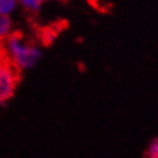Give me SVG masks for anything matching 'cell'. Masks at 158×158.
Here are the masks:
<instances>
[{
	"label": "cell",
	"instance_id": "6da1fadb",
	"mask_svg": "<svg viewBox=\"0 0 158 158\" xmlns=\"http://www.w3.org/2000/svg\"><path fill=\"white\" fill-rule=\"evenodd\" d=\"M5 53L15 69H30L41 58V49L27 43L18 34H12L5 40Z\"/></svg>",
	"mask_w": 158,
	"mask_h": 158
},
{
	"label": "cell",
	"instance_id": "7a4b0ae2",
	"mask_svg": "<svg viewBox=\"0 0 158 158\" xmlns=\"http://www.w3.org/2000/svg\"><path fill=\"white\" fill-rule=\"evenodd\" d=\"M18 85V72L10 63L0 66V104L4 106L14 95Z\"/></svg>",
	"mask_w": 158,
	"mask_h": 158
},
{
	"label": "cell",
	"instance_id": "3957f363",
	"mask_svg": "<svg viewBox=\"0 0 158 158\" xmlns=\"http://www.w3.org/2000/svg\"><path fill=\"white\" fill-rule=\"evenodd\" d=\"M13 34V22L8 15H0V40H6Z\"/></svg>",
	"mask_w": 158,
	"mask_h": 158
},
{
	"label": "cell",
	"instance_id": "277c9868",
	"mask_svg": "<svg viewBox=\"0 0 158 158\" xmlns=\"http://www.w3.org/2000/svg\"><path fill=\"white\" fill-rule=\"evenodd\" d=\"M18 0H0V15H10L17 10Z\"/></svg>",
	"mask_w": 158,
	"mask_h": 158
},
{
	"label": "cell",
	"instance_id": "5b68a950",
	"mask_svg": "<svg viewBox=\"0 0 158 158\" xmlns=\"http://www.w3.org/2000/svg\"><path fill=\"white\" fill-rule=\"evenodd\" d=\"M41 0H18V5L30 13H36L41 6Z\"/></svg>",
	"mask_w": 158,
	"mask_h": 158
},
{
	"label": "cell",
	"instance_id": "8992f818",
	"mask_svg": "<svg viewBox=\"0 0 158 158\" xmlns=\"http://www.w3.org/2000/svg\"><path fill=\"white\" fill-rule=\"evenodd\" d=\"M55 36H57V32H55V30L52 28V27H46L41 31V34H40V37H41V41L44 44H50L54 41V39Z\"/></svg>",
	"mask_w": 158,
	"mask_h": 158
},
{
	"label": "cell",
	"instance_id": "52a82bcc",
	"mask_svg": "<svg viewBox=\"0 0 158 158\" xmlns=\"http://www.w3.org/2000/svg\"><path fill=\"white\" fill-rule=\"evenodd\" d=\"M145 157L147 158H158V139L154 138L152 141L148 144L147 151H145Z\"/></svg>",
	"mask_w": 158,
	"mask_h": 158
},
{
	"label": "cell",
	"instance_id": "ba28073f",
	"mask_svg": "<svg viewBox=\"0 0 158 158\" xmlns=\"http://www.w3.org/2000/svg\"><path fill=\"white\" fill-rule=\"evenodd\" d=\"M4 63V58H3V54H2V52H0V66H2Z\"/></svg>",
	"mask_w": 158,
	"mask_h": 158
},
{
	"label": "cell",
	"instance_id": "9c48e42d",
	"mask_svg": "<svg viewBox=\"0 0 158 158\" xmlns=\"http://www.w3.org/2000/svg\"><path fill=\"white\" fill-rule=\"evenodd\" d=\"M2 45H3V44H2V40H0V49H2Z\"/></svg>",
	"mask_w": 158,
	"mask_h": 158
},
{
	"label": "cell",
	"instance_id": "30bf717a",
	"mask_svg": "<svg viewBox=\"0 0 158 158\" xmlns=\"http://www.w3.org/2000/svg\"><path fill=\"white\" fill-rule=\"evenodd\" d=\"M41 2H46V0H41Z\"/></svg>",
	"mask_w": 158,
	"mask_h": 158
}]
</instances>
